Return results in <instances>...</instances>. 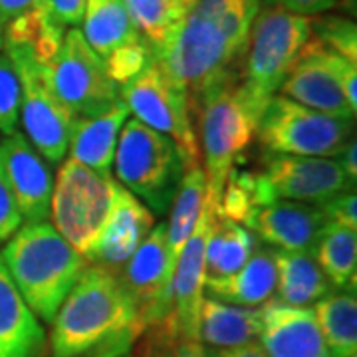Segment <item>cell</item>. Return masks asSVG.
Wrapping results in <instances>:
<instances>
[{
  "label": "cell",
  "instance_id": "obj_1",
  "mask_svg": "<svg viewBox=\"0 0 357 357\" xmlns=\"http://www.w3.org/2000/svg\"><path fill=\"white\" fill-rule=\"evenodd\" d=\"M262 0H199L187 18L153 52L167 76L197 98L220 77L236 74Z\"/></svg>",
  "mask_w": 357,
  "mask_h": 357
},
{
  "label": "cell",
  "instance_id": "obj_2",
  "mask_svg": "<svg viewBox=\"0 0 357 357\" xmlns=\"http://www.w3.org/2000/svg\"><path fill=\"white\" fill-rule=\"evenodd\" d=\"M145 333L119 274L88 264L52 319V357H123Z\"/></svg>",
  "mask_w": 357,
  "mask_h": 357
},
{
  "label": "cell",
  "instance_id": "obj_3",
  "mask_svg": "<svg viewBox=\"0 0 357 357\" xmlns=\"http://www.w3.org/2000/svg\"><path fill=\"white\" fill-rule=\"evenodd\" d=\"M199 103V149L204 155L208 183L206 204L217 211L225 181L241 155L252 145L260 117L270 102L258 100L250 89L230 74L213 82L195 98Z\"/></svg>",
  "mask_w": 357,
  "mask_h": 357
},
{
  "label": "cell",
  "instance_id": "obj_4",
  "mask_svg": "<svg viewBox=\"0 0 357 357\" xmlns=\"http://www.w3.org/2000/svg\"><path fill=\"white\" fill-rule=\"evenodd\" d=\"M0 260L26 304L46 324H52L89 264L46 220L28 222L16 230L4 243Z\"/></svg>",
  "mask_w": 357,
  "mask_h": 357
},
{
  "label": "cell",
  "instance_id": "obj_5",
  "mask_svg": "<svg viewBox=\"0 0 357 357\" xmlns=\"http://www.w3.org/2000/svg\"><path fill=\"white\" fill-rule=\"evenodd\" d=\"M117 183L145 204L153 217H165L175 199L185 165L173 141L137 119H128L115 147Z\"/></svg>",
  "mask_w": 357,
  "mask_h": 357
},
{
  "label": "cell",
  "instance_id": "obj_6",
  "mask_svg": "<svg viewBox=\"0 0 357 357\" xmlns=\"http://www.w3.org/2000/svg\"><path fill=\"white\" fill-rule=\"evenodd\" d=\"M119 183L74 159L64 161L52 191V227L89 262L114 211Z\"/></svg>",
  "mask_w": 357,
  "mask_h": 357
},
{
  "label": "cell",
  "instance_id": "obj_7",
  "mask_svg": "<svg viewBox=\"0 0 357 357\" xmlns=\"http://www.w3.org/2000/svg\"><path fill=\"white\" fill-rule=\"evenodd\" d=\"M119 100L143 126L177 145L185 171L201 165V149L191 119L189 91L169 77L157 62L119 88Z\"/></svg>",
  "mask_w": 357,
  "mask_h": 357
},
{
  "label": "cell",
  "instance_id": "obj_8",
  "mask_svg": "<svg viewBox=\"0 0 357 357\" xmlns=\"http://www.w3.org/2000/svg\"><path fill=\"white\" fill-rule=\"evenodd\" d=\"M312 38V18L264 6L256 16L244 64L243 84L258 100L270 102Z\"/></svg>",
  "mask_w": 357,
  "mask_h": 357
},
{
  "label": "cell",
  "instance_id": "obj_9",
  "mask_svg": "<svg viewBox=\"0 0 357 357\" xmlns=\"http://www.w3.org/2000/svg\"><path fill=\"white\" fill-rule=\"evenodd\" d=\"M354 119L321 114L284 96H274L258 123L266 153L292 157H337L351 141Z\"/></svg>",
  "mask_w": 357,
  "mask_h": 357
},
{
  "label": "cell",
  "instance_id": "obj_10",
  "mask_svg": "<svg viewBox=\"0 0 357 357\" xmlns=\"http://www.w3.org/2000/svg\"><path fill=\"white\" fill-rule=\"evenodd\" d=\"M278 91L310 109L354 119L357 112V64L312 36Z\"/></svg>",
  "mask_w": 357,
  "mask_h": 357
},
{
  "label": "cell",
  "instance_id": "obj_11",
  "mask_svg": "<svg viewBox=\"0 0 357 357\" xmlns=\"http://www.w3.org/2000/svg\"><path fill=\"white\" fill-rule=\"evenodd\" d=\"M52 89L76 117H93L119 102V86L79 28L66 30L56 58L46 66Z\"/></svg>",
  "mask_w": 357,
  "mask_h": 357
},
{
  "label": "cell",
  "instance_id": "obj_12",
  "mask_svg": "<svg viewBox=\"0 0 357 357\" xmlns=\"http://www.w3.org/2000/svg\"><path fill=\"white\" fill-rule=\"evenodd\" d=\"M4 54L13 60L20 77V121L24 128V137L48 163H62L70 147L76 115L52 89L46 66L20 52Z\"/></svg>",
  "mask_w": 357,
  "mask_h": 357
},
{
  "label": "cell",
  "instance_id": "obj_13",
  "mask_svg": "<svg viewBox=\"0 0 357 357\" xmlns=\"http://www.w3.org/2000/svg\"><path fill=\"white\" fill-rule=\"evenodd\" d=\"M274 199L321 204L342 192L356 189L335 157L264 155V169Z\"/></svg>",
  "mask_w": 357,
  "mask_h": 357
},
{
  "label": "cell",
  "instance_id": "obj_14",
  "mask_svg": "<svg viewBox=\"0 0 357 357\" xmlns=\"http://www.w3.org/2000/svg\"><path fill=\"white\" fill-rule=\"evenodd\" d=\"M0 169L26 222H44L50 217L52 171L22 133L16 131L0 141Z\"/></svg>",
  "mask_w": 357,
  "mask_h": 357
},
{
  "label": "cell",
  "instance_id": "obj_15",
  "mask_svg": "<svg viewBox=\"0 0 357 357\" xmlns=\"http://www.w3.org/2000/svg\"><path fill=\"white\" fill-rule=\"evenodd\" d=\"M215 213L204 204L197 229L183 246L173 272V316L178 340L199 342V314L204 298V255L211 230L215 225Z\"/></svg>",
  "mask_w": 357,
  "mask_h": 357
},
{
  "label": "cell",
  "instance_id": "obj_16",
  "mask_svg": "<svg viewBox=\"0 0 357 357\" xmlns=\"http://www.w3.org/2000/svg\"><path fill=\"white\" fill-rule=\"evenodd\" d=\"M244 225L262 243L274 246L276 250L314 252L328 222L318 204L278 199L258 206Z\"/></svg>",
  "mask_w": 357,
  "mask_h": 357
},
{
  "label": "cell",
  "instance_id": "obj_17",
  "mask_svg": "<svg viewBox=\"0 0 357 357\" xmlns=\"http://www.w3.org/2000/svg\"><path fill=\"white\" fill-rule=\"evenodd\" d=\"M262 310L258 344L268 357H330L312 307L268 300Z\"/></svg>",
  "mask_w": 357,
  "mask_h": 357
},
{
  "label": "cell",
  "instance_id": "obj_18",
  "mask_svg": "<svg viewBox=\"0 0 357 357\" xmlns=\"http://www.w3.org/2000/svg\"><path fill=\"white\" fill-rule=\"evenodd\" d=\"M155 227L153 213L119 185L114 211L103 229L89 264H100L119 272Z\"/></svg>",
  "mask_w": 357,
  "mask_h": 357
},
{
  "label": "cell",
  "instance_id": "obj_19",
  "mask_svg": "<svg viewBox=\"0 0 357 357\" xmlns=\"http://www.w3.org/2000/svg\"><path fill=\"white\" fill-rule=\"evenodd\" d=\"M46 332L0 260V357H44Z\"/></svg>",
  "mask_w": 357,
  "mask_h": 357
},
{
  "label": "cell",
  "instance_id": "obj_20",
  "mask_svg": "<svg viewBox=\"0 0 357 357\" xmlns=\"http://www.w3.org/2000/svg\"><path fill=\"white\" fill-rule=\"evenodd\" d=\"M128 119L129 109L121 100L100 115L76 117L70 147H68L72 155L70 159L86 165L100 175L109 177L117 139Z\"/></svg>",
  "mask_w": 357,
  "mask_h": 357
},
{
  "label": "cell",
  "instance_id": "obj_21",
  "mask_svg": "<svg viewBox=\"0 0 357 357\" xmlns=\"http://www.w3.org/2000/svg\"><path fill=\"white\" fill-rule=\"evenodd\" d=\"M208 296L225 304L243 307H260L274 298L276 262L274 248L256 246L252 256L236 274L222 280H204Z\"/></svg>",
  "mask_w": 357,
  "mask_h": 357
},
{
  "label": "cell",
  "instance_id": "obj_22",
  "mask_svg": "<svg viewBox=\"0 0 357 357\" xmlns=\"http://www.w3.org/2000/svg\"><path fill=\"white\" fill-rule=\"evenodd\" d=\"M262 310L225 304L204 296L199 314V342L211 349H232L258 342Z\"/></svg>",
  "mask_w": 357,
  "mask_h": 357
},
{
  "label": "cell",
  "instance_id": "obj_23",
  "mask_svg": "<svg viewBox=\"0 0 357 357\" xmlns=\"http://www.w3.org/2000/svg\"><path fill=\"white\" fill-rule=\"evenodd\" d=\"M79 24L82 36L102 60L143 40L123 0H88Z\"/></svg>",
  "mask_w": 357,
  "mask_h": 357
},
{
  "label": "cell",
  "instance_id": "obj_24",
  "mask_svg": "<svg viewBox=\"0 0 357 357\" xmlns=\"http://www.w3.org/2000/svg\"><path fill=\"white\" fill-rule=\"evenodd\" d=\"M276 298L282 304L296 307H310L332 292V286L324 276L312 252L276 250Z\"/></svg>",
  "mask_w": 357,
  "mask_h": 357
},
{
  "label": "cell",
  "instance_id": "obj_25",
  "mask_svg": "<svg viewBox=\"0 0 357 357\" xmlns=\"http://www.w3.org/2000/svg\"><path fill=\"white\" fill-rule=\"evenodd\" d=\"M208 183L201 165L185 171V175L178 183L177 195L171 203V217L167 222V246L169 256L177 264V258L183 246L191 238L192 230L197 229L199 218L206 204Z\"/></svg>",
  "mask_w": 357,
  "mask_h": 357
},
{
  "label": "cell",
  "instance_id": "obj_26",
  "mask_svg": "<svg viewBox=\"0 0 357 357\" xmlns=\"http://www.w3.org/2000/svg\"><path fill=\"white\" fill-rule=\"evenodd\" d=\"M256 236L238 222L217 218L204 255V280H222L236 274L256 250Z\"/></svg>",
  "mask_w": 357,
  "mask_h": 357
},
{
  "label": "cell",
  "instance_id": "obj_27",
  "mask_svg": "<svg viewBox=\"0 0 357 357\" xmlns=\"http://www.w3.org/2000/svg\"><path fill=\"white\" fill-rule=\"evenodd\" d=\"M312 255L335 292L356 294L357 230L326 225Z\"/></svg>",
  "mask_w": 357,
  "mask_h": 357
},
{
  "label": "cell",
  "instance_id": "obj_28",
  "mask_svg": "<svg viewBox=\"0 0 357 357\" xmlns=\"http://www.w3.org/2000/svg\"><path fill=\"white\" fill-rule=\"evenodd\" d=\"M314 316L330 357L357 354V300L354 292H330L316 302Z\"/></svg>",
  "mask_w": 357,
  "mask_h": 357
},
{
  "label": "cell",
  "instance_id": "obj_29",
  "mask_svg": "<svg viewBox=\"0 0 357 357\" xmlns=\"http://www.w3.org/2000/svg\"><path fill=\"white\" fill-rule=\"evenodd\" d=\"M135 28L151 52L159 50L199 0H123Z\"/></svg>",
  "mask_w": 357,
  "mask_h": 357
},
{
  "label": "cell",
  "instance_id": "obj_30",
  "mask_svg": "<svg viewBox=\"0 0 357 357\" xmlns=\"http://www.w3.org/2000/svg\"><path fill=\"white\" fill-rule=\"evenodd\" d=\"M274 195L262 173L230 169L215 217L230 222H246L258 206L274 203Z\"/></svg>",
  "mask_w": 357,
  "mask_h": 357
},
{
  "label": "cell",
  "instance_id": "obj_31",
  "mask_svg": "<svg viewBox=\"0 0 357 357\" xmlns=\"http://www.w3.org/2000/svg\"><path fill=\"white\" fill-rule=\"evenodd\" d=\"M312 36L319 40L326 48L357 64V28L356 22H351L349 18L326 16L312 20Z\"/></svg>",
  "mask_w": 357,
  "mask_h": 357
},
{
  "label": "cell",
  "instance_id": "obj_32",
  "mask_svg": "<svg viewBox=\"0 0 357 357\" xmlns=\"http://www.w3.org/2000/svg\"><path fill=\"white\" fill-rule=\"evenodd\" d=\"M22 88L16 66L6 54H0V133L13 135L20 123Z\"/></svg>",
  "mask_w": 357,
  "mask_h": 357
},
{
  "label": "cell",
  "instance_id": "obj_33",
  "mask_svg": "<svg viewBox=\"0 0 357 357\" xmlns=\"http://www.w3.org/2000/svg\"><path fill=\"white\" fill-rule=\"evenodd\" d=\"M151 62H153V52H151L149 44L145 40H141L133 46L114 52L109 58L103 60L107 74L119 88L123 84L131 82L135 76H139Z\"/></svg>",
  "mask_w": 357,
  "mask_h": 357
},
{
  "label": "cell",
  "instance_id": "obj_34",
  "mask_svg": "<svg viewBox=\"0 0 357 357\" xmlns=\"http://www.w3.org/2000/svg\"><path fill=\"white\" fill-rule=\"evenodd\" d=\"M318 206L328 225H340V227L357 230L356 189L342 192L337 197H332V199H328L326 203L318 204Z\"/></svg>",
  "mask_w": 357,
  "mask_h": 357
},
{
  "label": "cell",
  "instance_id": "obj_35",
  "mask_svg": "<svg viewBox=\"0 0 357 357\" xmlns=\"http://www.w3.org/2000/svg\"><path fill=\"white\" fill-rule=\"evenodd\" d=\"M22 220L24 218L20 215L16 199L0 169V244L8 243L13 238L16 230L22 227Z\"/></svg>",
  "mask_w": 357,
  "mask_h": 357
},
{
  "label": "cell",
  "instance_id": "obj_36",
  "mask_svg": "<svg viewBox=\"0 0 357 357\" xmlns=\"http://www.w3.org/2000/svg\"><path fill=\"white\" fill-rule=\"evenodd\" d=\"M86 2L88 0H46L52 16L62 26H72V28H77L82 22Z\"/></svg>",
  "mask_w": 357,
  "mask_h": 357
},
{
  "label": "cell",
  "instance_id": "obj_37",
  "mask_svg": "<svg viewBox=\"0 0 357 357\" xmlns=\"http://www.w3.org/2000/svg\"><path fill=\"white\" fill-rule=\"evenodd\" d=\"M48 8L46 0H0V22L2 28L22 16Z\"/></svg>",
  "mask_w": 357,
  "mask_h": 357
},
{
  "label": "cell",
  "instance_id": "obj_38",
  "mask_svg": "<svg viewBox=\"0 0 357 357\" xmlns=\"http://www.w3.org/2000/svg\"><path fill=\"white\" fill-rule=\"evenodd\" d=\"M335 2L337 0H266V6H278L288 13L302 14V16H314L333 8Z\"/></svg>",
  "mask_w": 357,
  "mask_h": 357
},
{
  "label": "cell",
  "instance_id": "obj_39",
  "mask_svg": "<svg viewBox=\"0 0 357 357\" xmlns=\"http://www.w3.org/2000/svg\"><path fill=\"white\" fill-rule=\"evenodd\" d=\"M206 357H268L262 349V345L258 342L241 345V347H232V349H211V354L206 351Z\"/></svg>",
  "mask_w": 357,
  "mask_h": 357
},
{
  "label": "cell",
  "instance_id": "obj_40",
  "mask_svg": "<svg viewBox=\"0 0 357 357\" xmlns=\"http://www.w3.org/2000/svg\"><path fill=\"white\" fill-rule=\"evenodd\" d=\"M147 340H145V347H143V356L141 357H175L173 356V349L175 344L167 342L163 337H157L151 333H145Z\"/></svg>",
  "mask_w": 357,
  "mask_h": 357
},
{
  "label": "cell",
  "instance_id": "obj_41",
  "mask_svg": "<svg viewBox=\"0 0 357 357\" xmlns=\"http://www.w3.org/2000/svg\"><path fill=\"white\" fill-rule=\"evenodd\" d=\"M342 157L337 159L340 163H342V167H344L345 175L349 177V181L351 183H356L357 178V143L356 139H351L349 143H347V147H345L344 151H342Z\"/></svg>",
  "mask_w": 357,
  "mask_h": 357
},
{
  "label": "cell",
  "instance_id": "obj_42",
  "mask_svg": "<svg viewBox=\"0 0 357 357\" xmlns=\"http://www.w3.org/2000/svg\"><path fill=\"white\" fill-rule=\"evenodd\" d=\"M175 357H206V349L201 342L195 340H178L173 349Z\"/></svg>",
  "mask_w": 357,
  "mask_h": 357
},
{
  "label": "cell",
  "instance_id": "obj_43",
  "mask_svg": "<svg viewBox=\"0 0 357 357\" xmlns=\"http://www.w3.org/2000/svg\"><path fill=\"white\" fill-rule=\"evenodd\" d=\"M0 50H2V22H0Z\"/></svg>",
  "mask_w": 357,
  "mask_h": 357
},
{
  "label": "cell",
  "instance_id": "obj_44",
  "mask_svg": "<svg viewBox=\"0 0 357 357\" xmlns=\"http://www.w3.org/2000/svg\"><path fill=\"white\" fill-rule=\"evenodd\" d=\"M123 357H129V356H123Z\"/></svg>",
  "mask_w": 357,
  "mask_h": 357
},
{
  "label": "cell",
  "instance_id": "obj_45",
  "mask_svg": "<svg viewBox=\"0 0 357 357\" xmlns=\"http://www.w3.org/2000/svg\"><path fill=\"white\" fill-rule=\"evenodd\" d=\"M354 357H356V356H354Z\"/></svg>",
  "mask_w": 357,
  "mask_h": 357
}]
</instances>
